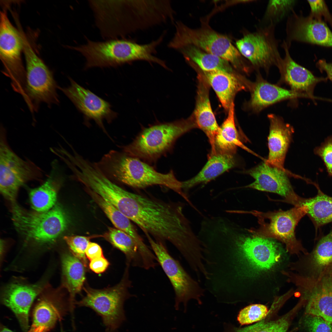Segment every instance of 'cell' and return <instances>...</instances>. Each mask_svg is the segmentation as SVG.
Returning a JSON list of instances; mask_svg holds the SVG:
<instances>
[{
    "instance_id": "cell-1",
    "label": "cell",
    "mask_w": 332,
    "mask_h": 332,
    "mask_svg": "<svg viewBox=\"0 0 332 332\" xmlns=\"http://www.w3.org/2000/svg\"><path fill=\"white\" fill-rule=\"evenodd\" d=\"M184 206L128 191L121 212L145 234L157 241H168L186 255L195 249L199 239L184 214Z\"/></svg>"
},
{
    "instance_id": "cell-2",
    "label": "cell",
    "mask_w": 332,
    "mask_h": 332,
    "mask_svg": "<svg viewBox=\"0 0 332 332\" xmlns=\"http://www.w3.org/2000/svg\"><path fill=\"white\" fill-rule=\"evenodd\" d=\"M95 163L112 181L136 188L163 186L176 192L187 202L189 201L183 190L182 182L177 179L172 170L165 174L160 173L140 159L115 150H110Z\"/></svg>"
},
{
    "instance_id": "cell-3",
    "label": "cell",
    "mask_w": 332,
    "mask_h": 332,
    "mask_svg": "<svg viewBox=\"0 0 332 332\" xmlns=\"http://www.w3.org/2000/svg\"><path fill=\"white\" fill-rule=\"evenodd\" d=\"M87 39L86 44L73 48L85 57V69L114 67L137 60L156 64L160 61V59L155 56L157 48L160 45L157 40L140 44L125 38L110 39L104 42Z\"/></svg>"
},
{
    "instance_id": "cell-4",
    "label": "cell",
    "mask_w": 332,
    "mask_h": 332,
    "mask_svg": "<svg viewBox=\"0 0 332 332\" xmlns=\"http://www.w3.org/2000/svg\"><path fill=\"white\" fill-rule=\"evenodd\" d=\"M175 26V32L168 44L169 48L193 46L222 58L244 72H249L252 69L251 65L246 63L244 57L227 36L207 26L193 29L180 21L176 22Z\"/></svg>"
},
{
    "instance_id": "cell-5",
    "label": "cell",
    "mask_w": 332,
    "mask_h": 332,
    "mask_svg": "<svg viewBox=\"0 0 332 332\" xmlns=\"http://www.w3.org/2000/svg\"><path fill=\"white\" fill-rule=\"evenodd\" d=\"M12 219L18 232L26 242L39 245L55 242L67 228L68 217L62 208L55 205L47 211H26L12 204Z\"/></svg>"
},
{
    "instance_id": "cell-6",
    "label": "cell",
    "mask_w": 332,
    "mask_h": 332,
    "mask_svg": "<svg viewBox=\"0 0 332 332\" xmlns=\"http://www.w3.org/2000/svg\"><path fill=\"white\" fill-rule=\"evenodd\" d=\"M196 127L192 116L186 120L153 125L145 128L132 142L121 148L129 156L154 162L172 149L179 137Z\"/></svg>"
},
{
    "instance_id": "cell-7",
    "label": "cell",
    "mask_w": 332,
    "mask_h": 332,
    "mask_svg": "<svg viewBox=\"0 0 332 332\" xmlns=\"http://www.w3.org/2000/svg\"><path fill=\"white\" fill-rule=\"evenodd\" d=\"M104 37L116 38L142 30L143 7L137 0L89 1Z\"/></svg>"
},
{
    "instance_id": "cell-8",
    "label": "cell",
    "mask_w": 332,
    "mask_h": 332,
    "mask_svg": "<svg viewBox=\"0 0 332 332\" xmlns=\"http://www.w3.org/2000/svg\"><path fill=\"white\" fill-rule=\"evenodd\" d=\"M304 205L294 206L289 210H281L262 212L256 211H239V213H249L256 217L258 227L247 229L250 233L264 238L278 240L285 244L290 252L306 254L308 252L303 247L295 235V229L302 218L307 214Z\"/></svg>"
},
{
    "instance_id": "cell-9",
    "label": "cell",
    "mask_w": 332,
    "mask_h": 332,
    "mask_svg": "<svg viewBox=\"0 0 332 332\" xmlns=\"http://www.w3.org/2000/svg\"><path fill=\"white\" fill-rule=\"evenodd\" d=\"M23 52L26 64V81L23 97L31 112H37L42 102L50 106L59 103V86L52 72L36 54L24 35Z\"/></svg>"
},
{
    "instance_id": "cell-10",
    "label": "cell",
    "mask_w": 332,
    "mask_h": 332,
    "mask_svg": "<svg viewBox=\"0 0 332 332\" xmlns=\"http://www.w3.org/2000/svg\"><path fill=\"white\" fill-rule=\"evenodd\" d=\"M129 266L126 265L122 279L117 285L101 289L84 288L85 295L75 302L78 306L93 309L101 316L104 324L110 330L116 329L124 320V302L133 296L129 291L132 285Z\"/></svg>"
},
{
    "instance_id": "cell-11",
    "label": "cell",
    "mask_w": 332,
    "mask_h": 332,
    "mask_svg": "<svg viewBox=\"0 0 332 332\" xmlns=\"http://www.w3.org/2000/svg\"><path fill=\"white\" fill-rule=\"evenodd\" d=\"M5 131L1 128L0 138V191L12 204L15 203L18 192L27 182L42 177L41 169L31 161L24 160L9 145Z\"/></svg>"
},
{
    "instance_id": "cell-12",
    "label": "cell",
    "mask_w": 332,
    "mask_h": 332,
    "mask_svg": "<svg viewBox=\"0 0 332 332\" xmlns=\"http://www.w3.org/2000/svg\"><path fill=\"white\" fill-rule=\"evenodd\" d=\"M158 263L169 279L175 294L174 307L179 310L183 304L184 312L191 299L202 304L204 290L199 283L186 272L180 262L169 253L165 243L156 241L148 234L145 235Z\"/></svg>"
},
{
    "instance_id": "cell-13",
    "label": "cell",
    "mask_w": 332,
    "mask_h": 332,
    "mask_svg": "<svg viewBox=\"0 0 332 332\" xmlns=\"http://www.w3.org/2000/svg\"><path fill=\"white\" fill-rule=\"evenodd\" d=\"M23 32L17 30L10 22L5 10L0 13V57L2 73L10 78L13 90L23 97L25 93L26 71L21 53L23 51Z\"/></svg>"
},
{
    "instance_id": "cell-14",
    "label": "cell",
    "mask_w": 332,
    "mask_h": 332,
    "mask_svg": "<svg viewBox=\"0 0 332 332\" xmlns=\"http://www.w3.org/2000/svg\"><path fill=\"white\" fill-rule=\"evenodd\" d=\"M275 26L271 23L247 33L236 42L237 48L254 69L268 71L272 66H277L282 59L275 34Z\"/></svg>"
},
{
    "instance_id": "cell-15",
    "label": "cell",
    "mask_w": 332,
    "mask_h": 332,
    "mask_svg": "<svg viewBox=\"0 0 332 332\" xmlns=\"http://www.w3.org/2000/svg\"><path fill=\"white\" fill-rule=\"evenodd\" d=\"M246 172L255 180L246 188L276 193L294 206H302L303 198L294 191L285 169L273 165L266 160Z\"/></svg>"
},
{
    "instance_id": "cell-16",
    "label": "cell",
    "mask_w": 332,
    "mask_h": 332,
    "mask_svg": "<svg viewBox=\"0 0 332 332\" xmlns=\"http://www.w3.org/2000/svg\"><path fill=\"white\" fill-rule=\"evenodd\" d=\"M69 86L61 88V90L70 100L78 110L84 116L86 121L93 120L107 134L103 121L111 123L117 113L111 109L110 104L89 90L80 85L71 77Z\"/></svg>"
},
{
    "instance_id": "cell-17",
    "label": "cell",
    "mask_w": 332,
    "mask_h": 332,
    "mask_svg": "<svg viewBox=\"0 0 332 332\" xmlns=\"http://www.w3.org/2000/svg\"><path fill=\"white\" fill-rule=\"evenodd\" d=\"M292 12L287 22L285 41L289 47L294 41L332 47V32L321 19Z\"/></svg>"
},
{
    "instance_id": "cell-18",
    "label": "cell",
    "mask_w": 332,
    "mask_h": 332,
    "mask_svg": "<svg viewBox=\"0 0 332 332\" xmlns=\"http://www.w3.org/2000/svg\"><path fill=\"white\" fill-rule=\"evenodd\" d=\"M332 263V227L326 235L318 239L312 250L304 254L298 263L299 275L297 283L303 289L308 288L319 278Z\"/></svg>"
},
{
    "instance_id": "cell-19",
    "label": "cell",
    "mask_w": 332,
    "mask_h": 332,
    "mask_svg": "<svg viewBox=\"0 0 332 332\" xmlns=\"http://www.w3.org/2000/svg\"><path fill=\"white\" fill-rule=\"evenodd\" d=\"M47 288L41 292L33 311L32 324L26 332H49L66 312L67 306L59 290Z\"/></svg>"
},
{
    "instance_id": "cell-20",
    "label": "cell",
    "mask_w": 332,
    "mask_h": 332,
    "mask_svg": "<svg viewBox=\"0 0 332 332\" xmlns=\"http://www.w3.org/2000/svg\"><path fill=\"white\" fill-rule=\"evenodd\" d=\"M44 287L42 283L30 284L14 282L8 284L3 290L2 303L13 312L25 332L29 328V313L31 305Z\"/></svg>"
},
{
    "instance_id": "cell-21",
    "label": "cell",
    "mask_w": 332,
    "mask_h": 332,
    "mask_svg": "<svg viewBox=\"0 0 332 332\" xmlns=\"http://www.w3.org/2000/svg\"><path fill=\"white\" fill-rule=\"evenodd\" d=\"M285 56L277 66L280 74V81L288 85L293 91L304 97L312 98L316 84L326 78L314 76L309 70L297 63L291 57L289 47L284 41L282 45Z\"/></svg>"
},
{
    "instance_id": "cell-22",
    "label": "cell",
    "mask_w": 332,
    "mask_h": 332,
    "mask_svg": "<svg viewBox=\"0 0 332 332\" xmlns=\"http://www.w3.org/2000/svg\"><path fill=\"white\" fill-rule=\"evenodd\" d=\"M307 314L320 317L332 324V263L302 293Z\"/></svg>"
},
{
    "instance_id": "cell-23",
    "label": "cell",
    "mask_w": 332,
    "mask_h": 332,
    "mask_svg": "<svg viewBox=\"0 0 332 332\" xmlns=\"http://www.w3.org/2000/svg\"><path fill=\"white\" fill-rule=\"evenodd\" d=\"M246 85L251 93L247 106L255 113H259L267 107L281 101L304 97L290 89L267 82L259 73L257 75L255 81L247 80Z\"/></svg>"
},
{
    "instance_id": "cell-24",
    "label": "cell",
    "mask_w": 332,
    "mask_h": 332,
    "mask_svg": "<svg viewBox=\"0 0 332 332\" xmlns=\"http://www.w3.org/2000/svg\"><path fill=\"white\" fill-rule=\"evenodd\" d=\"M196 107L192 116L197 128L208 137L211 146V154L217 152L215 139L220 127L212 109L209 97V84L203 73L198 76Z\"/></svg>"
},
{
    "instance_id": "cell-25",
    "label": "cell",
    "mask_w": 332,
    "mask_h": 332,
    "mask_svg": "<svg viewBox=\"0 0 332 332\" xmlns=\"http://www.w3.org/2000/svg\"><path fill=\"white\" fill-rule=\"evenodd\" d=\"M270 121L268 138L269 150L266 161L283 169L286 154L294 132L292 126L285 123L280 117L274 114L268 115Z\"/></svg>"
},
{
    "instance_id": "cell-26",
    "label": "cell",
    "mask_w": 332,
    "mask_h": 332,
    "mask_svg": "<svg viewBox=\"0 0 332 332\" xmlns=\"http://www.w3.org/2000/svg\"><path fill=\"white\" fill-rule=\"evenodd\" d=\"M203 72L222 106L226 110H228L234 97L238 92L247 89V80L237 76L233 73L220 70Z\"/></svg>"
},
{
    "instance_id": "cell-27",
    "label": "cell",
    "mask_w": 332,
    "mask_h": 332,
    "mask_svg": "<svg viewBox=\"0 0 332 332\" xmlns=\"http://www.w3.org/2000/svg\"><path fill=\"white\" fill-rule=\"evenodd\" d=\"M88 189L93 199L116 228L125 232L134 239L138 246L142 260L148 262L152 260L154 256L152 251L145 243L131 221L113 205L97 194Z\"/></svg>"
},
{
    "instance_id": "cell-28",
    "label": "cell",
    "mask_w": 332,
    "mask_h": 332,
    "mask_svg": "<svg viewBox=\"0 0 332 332\" xmlns=\"http://www.w3.org/2000/svg\"><path fill=\"white\" fill-rule=\"evenodd\" d=\"M61 175L57 162L54 161L45 182L40 186L31 190L29 193L30 202L36 211H47L55 206L57 193L62 182Z\"/></svg>"
},
{
    "instance_id": "cell-29",
    "label": "cell",
    "mask_w": 332,
    "mask_h": 332,
    "mask_svg": "<svg viewBox=\"0 0 332 332\" xmlns=\"http://www.w3.org/2000/svg\"><path fill=\"white\" fill-rule=\"evenodd\" d=\"M61 287L69 294V307L73 314L76 295L81 292L85 281V270L82 263L71 253L63 254L61 257Z\"/></svg>"
},
{
    "instance_id": "cell-30",
    "label": "cell",
    "mask_w": 332,
    "mask_h": 332,
    "mask_svg": "<svg viewBox=\"0 0 332 332\" xmlns=\"http://www.w3.org/2000/svg\"><path fill=\"white\" fill-rule=\"evenodd\" d=\"M233 153L217 151L209 155V159L201 170L193 177L182 182V189L186 192L202 183H207L227 171L234 167L236 160Z\"/></svg>"
},
{
    "instance_id": "cell-31",
    "label": "cell",
    "mask_w": 332,
    "mask_h": 332,
    "mask_svg": "<svg viewBox=\"0 0 332 332\" xmlns=\"http://www.w3.org/2000/svg\"><path fill=\"white\" fill-rule=\"evenodd\" d=\"M318 191L317 195L309 198H304L302 205L307 209V215L314 227L316 234L321 227L332 222V197L322 192L316 183L308 180Z\"/></svg>"
},
{
    "instance_id": "cell-32",
    "label": "cell",
    "mask_w": 332,
    "mask_h": 332,
    "mask_svg": "<svg viewBox=\"0 0 332 332\" xmlns=\"http://www.w3.org/2000/svg\"><path fill=\"white\" fill-rule=\"evenodd\" d=\"M174 50L181 53L189 63L196 64L203 72L220 70L233 73L228 61L193 46H180Z\"/></svg>"
},
{
    "instance_id": "cell-33",
    "label": "cell",
    "mask_w": 332,
    "mask_h": 332,
    "mask_svg": "<svg viewBox=\"0 0 332 332\" xmlns=\"http://www.w3.org/2000/svg\"><path fill=\"white\" fill-rule=\"evenodd\" d=\"M227 116L216 136L215 145L219 151L234 154L238 147L250 151L240 141L236 127L234 118V104H231Z\"/></svg>"
},
{
    "instance_id": "cell-34",
    "label": "cell",
    "mask_w": 332,
    "mask_h": 332,
    "mask_svg": "<svg viewBox=\"0 0 332 332\" xmlns=\"http://www.w3.org/2000/svg\"><path fill=\"white\" fill-rule=\"evenodd\" d=\"M103 237L125 255L126 265L142 268V261L138 246L129 235L117 228L109 227L108 231L103 235Z\"/></svg>"
},
{
    "instance_id": "cell-35",
    "label": "cell",
    "mask_w": 332,
    "mask_h": 332,
    "mask_svg": "<svg viewBox=\"0 0 332 332\" xmlns=\"http://www.w3.org/2000/svg\"><path fill=\"white\" fill-rule=\"evenodd\" d=\"M290 318L286 315L276 320L263 319L254 325L243 327H237L230 322L224 323L222 332H287Z\"/></svg>"
},
{
    "instance_id": "cell-36",
    "label": "cell",
    "mask_w": 332,
    "mask_h": 332,
    "mask_svg": "<svg viewBox=\"0 0 332 332\" xmlns=\"http://www.w3.org/2000/svg\"><path fill=\"white\" fill-rule=\"evenodd\" d=\"M294 0H270L269 1L264 17V20L269 24H275L293 11L295 3Z\"/></svg>"
},
{
    "instance_id": "cell-37",
    "label": "cell",
    "mask_w": 332,
    "mask_h": 332,
    "mask_svg": "<svg viewBox=\"0 0 332 332\" xmlns=\"http://www.w3.org/2000/svg\"><path fill=\"white\" fill-rule=\"evenodd\" d=\"M103 237V235H93L89 236L79 235L65 236L64 237L71 252L87 267V261L85 255L86 248L90 239L95 238Z\"/></svg>"
},
{
    "instance_id": "cell-38",
    "label": "cell",
    "mask_w": 332,
    "mask_h": 332,
    "mask_svg": "<svg viewBox=\"0 0 332 332\" xmlns=\"http://www.w3.org/2000/svg\"><path fill=\"white\" fill-rule=\"evenodd\" d=\"M268 312L267 308L264 305H251L240 311L237 320L241 326L252 324L262 320L267 315Z\"/></svg>"
},
{
    "instance_id": "cell-39",
    "label": "cell",
    "mask_w": 332,
    "mask_h": 332,
    "mask_svg": "<svg viewBox=\"0 0 332 332\" xmlns=\"http://www.w3.org/2000/svg\"><path fill=\"white\" fill-rule=\"evenodd\" d=\"M315 154L323 161L328 175L332 177V135L328 136L314 150Z\"/></svg>"
},
{
    "instance_id": "cell-40",
    "label": "cell",
    "mask_w": 332,
    "mask_h": 332,
    "mask_svg": "<svg viewBox=\"0 0 332 332\" xmlns=\"http://www.w3.org/2000/svg\"><path fill=\"white\" fill-rule=\"evenodd\" d=\"M305 322L309 332H332V324L322 318L307 314Z\"/></svg>"
},
{
    "instance_id": "cell-41",
    "label": "cell",
    "mask_w": 332,
    "mask_h": 332,
    "mask_svg": "<svg viewBox=\"0 0 332 332\" xmlns=\"http://www.w3.org/2000/svg\"><path fill=\"white\" fill-rule=\"evenodd\" d=\"M310 7V15L318 18L323 17L332 26V17L323 0H308Z\"/></svg>"
},
{
    "instance_id": "cell-42",
    "label": "cell",
    "mask_w": 332,
    "mask_h": 332,
    "mask_svg": "<svg viewBox=\"0 0 332 332\" xmlns=\"http://www.w3.org/2000/svg\"><path fill=\"white\" fill-rule=\"evenodd\" d=\"M109 265V262L103 256L90 261L89 267L91 271L99 274L105 272Z\"/></svg>"
},
{
    "instance_id": "cell-43",
    "label": "cell",
    "mask_w": 332,
    "mask_h": 332,
    "mask_svg": "<svg viewBox=\"0 0 332 332\" xmlns=\"http://www.w3.org/2000/svg\"><path fill=\"white\" fill-rule=\"evenodd\" d=\"M85 254L87 258L90 261L104 256L101 246L96 243L90 242L86 248Z\"/></svg>"
},
{
    "instance_id": "cell-44",
    "label": "cell",
    "mask_w": 332,
    "mask_h": 332,
    "mask_svg": "<svg viewBox=\"0 0 332 332\" xmlns=\"http://www.w3.org/2000/svg\"><path fill=\"white\" fill-rule=\"evenodd\" d=\"M317 66L321 71H324L327 75V79L332 83V63L327 62L325 60H320L317 63Z\"/></svg>"
},
{
    "instance_id": "cell-45",
    "label": "cell",
    "mask_w": 332,
    "mask_h": 332,
    "mask_svg": "<svg viewBox=\"0 0 332 332\" xmlns=\"http://www.w3.org/2000/svg\"><path fill=\"white\" fill-rule=\"evenodd\" d=\"M0 332H14L7 327L1 325Z\"/></svg>"
}]
</instances>
